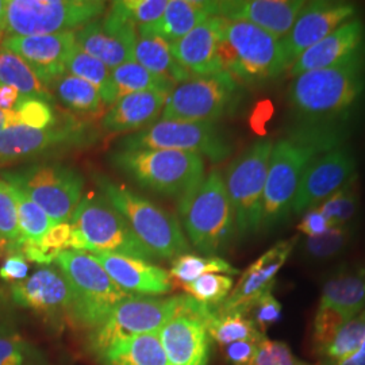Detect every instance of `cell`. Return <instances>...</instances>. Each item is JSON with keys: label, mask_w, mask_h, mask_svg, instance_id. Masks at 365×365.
<instances>
[{"label": "cell", "mask_w": 365, "mask_h": 365, "mask_svg": "<svg viewBox=\"0 0 365 365\" xmlns=\"http://www.w3.org/2000/svg\"><path fill=\"white\" fill-rule=\"evenodd\" d=\"M364 107L365 45L337 66L292 78L287 134L327 152L345 145Z\"/></svg>", "instance_id": "6da1fadb"}, {"label": "cell", "mask_w": 365, "mask_h": 365, "mask_svg": "<svg viewBox=\"0 0 365 365\" xmlns=\"http://www.w3.org/2000/svg\"><path fill=\"white\" fill-rule=\"evenodd\" d=\"M220 57L223 71L242 87L265 84L289 69L282 39L248 22L225 18Z\"/></svg>", "instance_id": "7a4b0ae2"}, {"label": "cell", "mask_w": 365, "mask_h": 365, "mask_svg": "<svg viewBox=\"0 0 365 365\" xmlns=\"http://www.w3.org/2000/svg\"><path fill=\"white\" fill-rule=\"evenodd\" d=\"M114 168L145 190L182 199L206 178L205 158L192 152L165 149L117 150L108 156Z\"/></svg>", "instance_id": "3957f363"}, {"label": "cell", "mask_w": 365, "mask_h": 365, "mask_svg": "<svg viewBox=\"0 0 365 365\" xmlns=\"http://www.w3.org/2000/svg\"><path fill=\"white\" fill-rule=\"evenodd\" d=\"M95 182L157 260H175L190 253V241L175 215L105 175H95Z\"/></svg>", "instance_id": "277c9868"}, {"label": "cell", "mask_w": 365, "mask_h": 365, "mask_svg": "<svg viewBox=\"0 0 365 365\" xmlns=\"http://www.w3.org/2000/svg\"><path fill=\"white\" fill-rule=\"evenodd\" d=\"M182 227L192 247L206 256L226 252L235 238V212L223 176L211 170L192 192L179 200Z\"/></svg>", "instance_id": "5b68a950"}, {"label": "cell", "mask_w": 365, "mask_h": 365, "mask_svg": "<svg viewBox=\"0 0 365 365\" xmlns=\"http://www.w3.org/2000/svg\"><path fill=\"white\" fill-rule=\"evenodd\" d=\"M54 264L71 287L69 321L75 327L90 330L99 327L119 302L133 295L119 287L88 252L64 250Z\"/></svg>", "instance_id": "8992f818"}, {"label": "cell", "mask_w": 365, "mask_h": 365, "mask_svg": "<svg viewBox=\"0 0 365 365\" xmlns=\"http://www.w3.org/2000/svg\"><path fill=\"white\" fill-rule=\"evenodd\" d=\"M69 223L72 226L71 249L73 250L119 255L149 262L157 260L105 196L81 199Z\"/></svg>", "instance_id": "52a82bcc"}, {"label": "cell", "mask_w": 365, "mask_h": 365, "mask_svg": "<svg viewBox=\"0 0 365 365\" xmlns=\"http://www.w3.org/2000/svg\"><path fill=\"white\" fill-rule=\"evenodd\" d=\"M324 152L319 146L288 134L274 143L264 188L262 232H269L287 221L303 172L314 157Z\"/></svg>", "instance_id": "ba28073f"}, {"label": "cell", "mask_w": 365, "mask_h": 365, "mask_svg": "<svg viewBox=\"0 0 365 365\" xmlns=\"http://www.w3.org/2000/svg\"><path fill=\"white\" fill-rule=\"evenodd\" d=\"M105 11L101 0H9L4 38L76 31Z\"/></svg>", "instance_id": "9c48e42d"}, {"label": "cell", "mask_w": 365, "mask_h": 365, "mask_svg": "<svg viewBox=\"0 0 365 365\" xmlns=\"http://www.w3.org/2000/svg\"><path fill=\"white\" fill-rule=\"evenodd\" d=\"M242 95V86L225 71L188 78L168 95L160 120L215 123L235 113Z\"/></svg>", "instance_id": "30bf717a"}, {"label": "cell", "mask_w": 365, "mask_h": 365, "mask_svg": "<svg viewBox=\"0 0 365 365\" xmlns=\"http://www.w3.org/2000/svg\"><path fill=\"white\" fill-rule=\"evenodd\" d=\"M274 144L271 138L253 143L235 157L223 178L241 237L261 232L264 188Z\"/></svg>", "instance_id": "8fae6325"}, {"label": "cell", "mask_w": 365, "mask_h": 365, "mask_svg": "<svg viewBox=\"0 0 365 365\" xmlns=\"http://www.w3.org/2000/svg\"><path fill=\"white\" fill-rule=\"evenodd\" d=\"M0 176L38 205L53 225L71 221L83 199V175L64 164L38 163L22 170H4Z\"/></svg>", "instance_id": "7c38bea8"}, {"label": "cell", "mask_w": 365, "mask_h": 365, "mask_svg": "<svg viewBox=\"0 0 365 365\" xmlns=\"http://www.w3.org/2000/svg\"><path fill=\"white\" fill-rule=\"evenodd\" d=\"M184 295L153 298L130 295L119 302L99 327L90 330L88 349L95 357L119 341L158 331L182 309Z\"/></svg>", "instance_id": "4fadbf2b"}, {"label": "cell", "mask_w": 365, "mask_h": 365, "mask_svg": "<svg viewBox=\"0 0 365 365\" xmlns=\"http://www.w3.org/2000/svg\"><path fill=\"white\" fill-rule=\"evenodd\" d=\"M96 138L98 134L90 123L72 115L60 117L46 129L11 125L0 133V167L88 146Z\"/></svg>", "instance_id": "5bb4252c"}, {"label": "cell", "mask_w": 365, "mask_h": 365, "mask_svg": "<svg viewBox=\"0 0 365 365\" xmlns=\"http://www.w3.org/2000/svg\"><path fill=\"white\" fill-rule=\"evenodd\" d=\"M119 150L165 149L192 152L207 157L212 163H222L233 152L227 135L210 122L157 120L155 125L134 131L118 143Z\"/></svg>", "instance_id": "9a60e30c"}, {"label": "cell", "mask_w": 365, "mask_h": 365, "mask_svg": "<svg viewBox=\"0 0 365 365\" xmlns=\"http://www.w3.org/2000/svg\"><path fill=\"white\" fill-rule=\"evenodd\" d=\"M211 309L184 295L180 312L160 329L170 365H209L211 337L206 322Z\"/></svg>", "instance_id": "2e32d148"}, {"label": "cell", "mask_w": 365, "mask_h": 365, "mask_svg": "<svg viewBox=\"0 0 365 365\" xmlns=\"http://www.w3.org/2000/svg\"><path fill=\"white\" fill-rule=\"evenodd\" d=\"M16 307L31 310L54 331H61L69 321L72 303L71 287L56 265H41L25 280L9 286Z\"/></svg>", "instance_id": "e0dca14e"}, {"label": "cell", "mask_w": 365, "mask_h": 365, "mask_svg": "<svg viewBox=\"0 0 365 365\" xmlns=\"http://www.w3.org/2000/svg\"><path fill=\"white\" fill-rule=\"evenodd\" d=\"M357 158L352 148L341 145L314 157L303 172L291 214L302 215L318 207L356 176Z\"/></svg>", "instance_id": "ac0fdd59"}, {"label": "cell", "mask_w": 365, "mask_h": 365, "mask_svg": "<svg viewBox=\"0 0 365 365\" xmlns=\"http://www.w3.org/2000/svg\"><path fill=\"white\" fill-rule=\"evenodd\" d=\"M356 14L357 6L349 1H306L294 26L288 31L287 36L282 39L289 66L297 61L302 53L327 38L341 25L353 19Z\"/></svg>", "instance_id": "d6986e66"}, {"label": "cell", "mask_w": 365, "mask_h": 365, "mask_svg": "<svg viewBox=\"0 0 365 365\" xmlns=\"http://www.w3.org/2000/svg\"><path fill=\"white\" fill-rule=\"evenodd\" d=\"M298 244V238L284 240L262 253L240 277L230 295L215 307L223 313H240L248 315L252 306L267 292H271L274 279Z\"/></svg>", "instance_id": "ffe728a7"}, {"label": "cell", "mask_w": 365, "mask_h": 365, "mask_svg": "<svg viewBox=\"0 0 365 365\" xmlns=\"http://www.w3.org/2000/svg\"><path fill=\"white\" fill-rule=\"evenodd\" d=\"M137 27L107 13L75 31V43L83 52L90 54L114 69L133 61V49L137 39Z\"/></svg>", "instance_id": "44dd1931"}, {"label": "cell", "mask_w": 365, "mask_h": 365, "mask_svg": "<svg viewBox=\"0 0 365 365\" xmlns=\"http://www.w3.org/2000/svg\"><path fill=\"white\" fill-rule=\"evenodd\" d=\"M1 46L16 53L49 90L56 78L66 75V60L75 46V31L51 36L7 37Z\"/></svg>", "instance_id": "7402d4cb"}, {"label": "cell", "mask_w": 365, "mask_h": 365, "mask_svg": "<svg viewBox=\"0 0 365 365\" xmlns=\"http://www.w3.org/2000/svg\"><path fill=\"white\" fill-rule=\"evenodd\" d=\"M221 33V16H210L187 36L170 43L172 56L191 78L222 72Z\"/></svg>", "instance_id": "603a6c76"}, {"label": "cell", "mask_w": 365, "mask_h": 365, "mask_svg": "<svg viewBox=\"0 0 365 365\" xmlns=\"http://www.w3.org/2000/svg\"><path fill=\"white\" fill-rule=\"evenodd\" d=\"M304 0H229L218 1V16L248 22L283 39L292 29Z\"/></svg>", "instance_id": "cb8c5ba5"}, {"label": "cell", "mask_w": 365, "mask_h": 365, "mask_svg": "<svg viewBox=\"0 0 365 365\" xmlns=\"http://www.w3.org/2000/svg\"><path fill=\"white\" fill-rule=\"evenodd\" d=\"M364 45V21L361 18H353L327 38L302 53L297 61L289 66V76L294 78L306 72L337 66L360 51Z\"/></svg>", "instance_id": "d4e9b609"}, {"label": "cell", "mask_w": 365, "mask_h": 365, "mask_svg": "<svg viewBox=\"0 0 365 365\" xmlns=\"http://www.w3.org/2000/svg\"><path fill=\"white\" fill-rule=\"evenodd\" d=\"M110 274V277L126 292L137 295H164L173 289L170 272L153 262L110 253H91Z\"/></svg>", "instance_id": "484cf974"}, {"label": "cell", "mask_w": 365, "mask_h": 365, "mask_svg": "<svg viewBox=\"0 0 365 365\" xmlns=\"http://www.w3.org/2000/svg\"><path fill=\"white\" fill-rule=\"evenodd\" d=\"M167 92H134L119 98L102 118V129L108 133L140 131L155 125L165 107Z\"/></svg>", "instance_id": "4316f807"}, {"label": "cell", "mask_w": 365, "mask_h": 365, "mask_svg": "<svg viewBox=\"0 0 365 365\" xmlns=\"http://www.w3.org/2000/svg\"><path fill=\"white\" fill-rule=\"evenodd\" d=\"M210 16H218V1L170 0L156 24L137 30L155 34L172 43L187 36Z\"/></svg>", "instance_id": "83f0119b"}, {"label": "cell", "mask_w": 365, "mask_h": 365, "mask_svg": "<svg viewBox=\"0 0 365 365\" xmlns=\"http://www.w3.org/2000/svg\"><path fill=\"white\" fill-rule=\"evenodd\" d=\"M319 304L333 306L351 315L365 310V267H344L322 284Z\"/></svg>", "instance_id": "f1b7e54d"}, {"label": "cell", "mask_w": 365, "mask_h": 365, "mask_svg": "<svg viewBox=\"0 0 365 365\" xmlns=\"http://www.w3.org/2000/svg\"><path fill=\"white\" fill-rule=\"evenodd\" d=\"M158 331L119 341L96 359L102 365H170Z\"/></svg>", "instance_id": "f546056e"}, {"label": "cell", "mask_w": 365, "mask_h": 365, "mask_svg": "<svg viewBox=\"0 0 365 365\" xmlns=\"http://www.w3.org/2000/svg\"><path fill=\"white\" fill-rule=\"evenodd\" d=\"M138 36L133 49V61L144 66L152 73L170 78L176 84L191 76L178 64L170 52V43L158 36L137 30Z\"/></svg>", "instance_id": "4dcf8cb0"}, {"label": "cell", "mask_w": 365, "mask_h": 365, "mask_svg": "<svg viewBox=\"0 0 365 365\" xmlns=\"http://www.w3.org/2000/svg\"><path fill=\"white\" fill-rule=\"evenodd\" d=\"M66 73L83 78L93 86L99 92L103 105L113 106L119 99L111 69L95 57L83 52L76 43L66 57Z\"/></svg>", "instance_id": "1f68e13d"}, {"label": "cell", "mask_w": 365, "mask_h": 365, "mask_svg": "<svg viewBox=\"0 0 365 365\" xmlns=\"http://www.w3.org/2000/svg\"><path fill=\"white\" fill-rule=\"evenodd\" d=\"M0 84L10 86L22 98L51 99L49 90L41 83L33 69L16 53L0 45Z\"/></svg>", "instance_id": "d6a6232c"}, {"label": "cell", "mask_w": 365, "mask_h": 365, "mask_svg": "<svg viewBox=\"0 0 365 365\" xmlns=\"http://www.w3.org/2000/svg\"><path fill=\"white\" fill-rule=\"evenodd\" d=\"M60 105L78 114H95L103 110L98 90L83 78L66 73L51 84Z\"/></svg>", "instance_id": "836d02e7"}, {"label": "cell", "mask_w": 365, "mask_h": 365, "mask_svg": "<svg viewBox=\"0 0 365 365\" xmlns=\"http://www.w3.org/2000/svg\"><path fill=\"white\" fill-rule=\"evenodd\" d=\"M206 324L211 341H215L221 346L230 345L237 341L262 339L267 337L255 327L248 315L223 313L218 312L215 307L211 309Z\"/></svg>", "instance_id": "e575fe53"}, {"label": "cell", "mask_w": 365, "mask_h": 365, "mask_svg": "<svg viewBox=\"0 0 365 365\" xmlns=\"http://www.w3.org/2000/svg\"><path fill=\"white\" fill-rule=\"evenodd\" d=\"M356 232L354 223L331 227L327 233L317 237H306L297 245L304 260L325 262L333 260L349 248Z\"/></svg>", "instance_id": "d590c367"}, {"label": "cell", "mask_w": 365, "mask_h": 365, "mask_svg": "<svg viewBox=\"0 0 365 365\" xmlns=\"http://www.w3.org/2000/svg\"><path fill=\"white\" fill-rule=\"evenodd\" d=\"M111 75L117 88L118 98L143 91H163L170 93L178 86L170 78L152 73L135 61H128L111 69Z\"/></svg>", "instance_id": "8d00e7d4"}, {"label": "cell", "mask_w": 365, "mask_h": 365, "mask_svg": "<svg viewBox=\"0 0 365 365\" xmlns=\"http://www.w3.org/2000/svg\"><path fill=\"white\" fill-rule=\"evenodd\" d=\"M365 339V310L339 329L334 339L319 353V365H339L357 352Z\"/></svg>", "instance_id": "74e56055"}, {"label": "cell", "mask_w": 365, "mask_h": 365, "mask_svg": "<svg viewBox=\"0 0 365 365\" xmlns=\"http://www.w3.org/2000/svg\"><path fill=\"white\" fill-rule=\"evenodd\" d=\"M11 188L18 207V222L22 238L21 250L26 247H37L41 244L43 235L52 227L53 222L45 214V211L38 205H36L22 190L14 185H11Z\"/></svg>", "instance_id": "f35d334b"}, {"label": "cell", "mask_w": 365, "mask_h": 365, "mask_svg": "<svg viewBox=\"0 0 365 365\" xmlns=\"http://www.w3.org/2000/svg\"><path fill=\"white\" fill-rule=\"evenodd\" d=\"M221 274L235 276L240 271L232 264L215 256H196L185 253L172 261L170 274L172 279L182 284H188L203 274Z\"/></svg>", "instance_id": "ab89813d"}, {"label": "cell", "mask_w": 365, "mask_h": 365, "mask_svg": "<svg viewBox=\"0 0 365 365\" xmlns=\"http://www.w3.org/2000/svg\"><path fill=\"white\" fill-rule=\"evenodd\" d=\"M318 210L325 215L333 227L352 225L360 210V196L357 187V175L346 182L336 194L322 202Z\"/></svg>", "instance_id": "60d3db41"}, {"label": "cell", "mask_w": 365, "mask_h": 365, "mask_svg": "<svg viewBox=\"0 0 365 365\" xmlns=\"http://www.w3.org/2000/svg\"><path fill=\"white\" fill-rule=\"evenodd\" d=\"M0 248L7 253L21 252L22 238L18 222V207L13 188L0 176Z\"/></svg>", "instance_id": "b9f144b4"}, {"label": "cell", "mask_w": 365, "mask_h": 365, "mask_svg": "<svg viewBox=\"0 0 365 365\" xmlns=\"http://www.w3.org/2000/svg\"><path fill=\"white\" fill-rule=\"evenodd\" d=\"M9 114V126L24 125L31 129H46L57 123L60 115L52 103L43 98H22Z\"/></svg>", "instance_id": "7bdbcfd3"}, {"label": "cell", "mask_w": 365, "mask_h": 365, "mask_svg": "<svg viewBox=\"0 0 365 365\" xmlns=\"http://www.w3.org/2000/svg\"><path fill=\"white\" fill-rule=\"evenodd\" d=\"M170 0H118L113 1L108 13L122 18L133 26H149L163 16Z\"/></svg>", "instance_id": "ee69618b"}, {"label": "cell", "mask_w": 365, "mask_h": 365, "mask_svg": "<svg viewBox=\"0 0 365 365\" xmlns=\"http://www.w3.org/2000/svg\"><path fill=\"white\" fill-rule=\"evenodd\" d=\"M182 287L188 297L211 307H218L230 295L235 280L227 274H203L188 284H182Z\"/></svg>", "instance_id": "f6af8a7d"}, {"label": "cell", "mask_w": 365, "mask_h": 365, "mask_svg": "<svg viewBox=\"0 0 365 365\" xmlns=\"http://www.w3.org/2000/svg\"><path fill=\"white\" fill-rule=\"evenodd\" d=\"M354 315L345 313L333 306L319 304L314 317L313 346L317 354L322 352L334 339L341 327Z\"/></svg>", "instance_id": "bcb514c9"}, {"label": "cell", "mask_w": 365, "mask_h": 365, "mask_svg": "<svg viewBox=\"0 0 365 365\" xmlns=\"http://www.w3.org/2000/svg\"><path fill=\"white\" fill-rule=\"evenodd\" d=\"M0 365L52 364L45 353L18 334L13 337H0Z\"/></svg>", "instance_id": "7dc6e473"}, {"label": "cell", "mask_w": 365, "mask_h": 365, "mask_svg": "<svg viewBox=\"0 0 365 365\" xmlns=\"http://www.w3.org/2000/svg\"><path fill=\"white\" fill-rule=\"evenodd\" d=\"M253 365H312L299 360L287 344L264 337Z\"/></svg>", "instance_id": "c3c4849f"}, {"label": "cell", "mask_w": 365, "mask_h": 365, "mask_svg": "<svg viewBox=\"0 0 365 365\" xmlns=\"http://www.w3.org/2000/svg\"><path fill=\"white\" fill-rule=\"evenodd\" d=\"M248 317L259 329V331L265 334L268 327H272L282 318V304L271 292H267L257 300L249 310Z\"/></svg>", "instance_id": "681fc988"}, {"label": "cell", "mask_w": 365, "mask_h": 365, "mask_svg": "<svg viewBox=\"0 0 365 365\" xmlns=\"http://www.w3.org/2000/svg\"><path fill=\"white\" fill-rule=\"evenodd\" d=\"M19 334V319L14 304L10 288L0 283V337H13Z\"/></svg>", "instance_id": "f907efd6"}, {"label": "cell", "mask_w": 365, "mask_h": 365, "mask_svg": "<svg viewBox=\"0 0 365 365\" xmlns=\"http://www.w3.org/2000/svg\"><path fill=\"white\" fill-rule=\"evenodd\" d=\"M262 339L237 341L225 346V359L230 365H253Z\"/></svg>", "instance_id": "816d5d0a"}, {"label": "cell", "mask_w": 365, "mask_h": 365, "mask_svg": "<svg viewBox=\"0 0 365 365\" xmlns=\"http://www.w3.org/2000/svg\"><path fill=\"white\" fill-rule=\"evenodd\" d=\"M29 261L22 252L7 253V257L0 267V279L10 284L25 280L29 274Z\"/></svg>", "instance_id": "f5cc1de1"}, {"label": "cell", "mask_w": 365, "mask_h": 365, "mask_svg": "<svg viewBox=\"0 0 365 365\" xmlns=\"http://www.w3.org/2000/svg\"><path fill=\"white\" fill-rule=\"evenodd\" d=\"M331 227L333 226L330 225V222L327 221L325 215L318 210V207L302 214V220L298 225V230L306 237L324 235Z\"/></svg>", "instance_id": "db71d44e"}, {"label": "cell", "mask_w": 365, "mask_h": 365, "mask_svg": "<svg viewBox=\"0 0 365 365\" xmlns=\"http://www.w3.org/2000/svg\"><path fill=\"white\" fill-rule=\"evenodd\" d=\"M21 99L19 92L10 86L0 84V110L1 111H13Z\"/></svg>", "instance_id": "11a10c76"}, {"label": "cell", "mask_w": 365, "mask_h": 365, "mask_svg": "<svg viewBox=\"0 0 365 365\" xmlns=\"http://www.w3.org/2000/svg\"><path fill=\"white\" fill-rule=\"evenodd\" d=\"M339 365H365V339L361 346L359 348V351L353 353L349 359H346Z\"/></svg>", "instance_id": "9f6ffc18"}, {"label": "cell", "mask_w": 365, "mask_h": 365, "mask_svg": "<svg viewBox=\"0 0 365 365\" xmlns=\"http://www.w3.org/2000/svg\"><path fill=\"white\" fill-rule=\"evenodd\" d=\"M6 10H7V0H0V45L6 37Z\"/></svg>", "instance_id": "6f0895ef"}, {"label": "cell", "mask_w": 365, "mask_h": 365, "mask_svg": "<svg viewBox=\"0 0 365 365\" xmlns=\"http://www.w3.org/2000/svg\"><path fill=\"white\" fill-rule=\"evenodd\" d=\"M9 126V114L7 111L0 110V133Z\"/></svg>", "instance_id": "680465c9"}]
</instances>
